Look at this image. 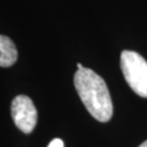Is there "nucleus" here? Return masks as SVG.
I'll return each mask as SVG.
<instances>
[{
  "instance_id": "obj_6",
  "label": "nucleus",
  "mask_w": 147,
  "mask_h": 147,
  "mask_svg": "<svg viewBox=\"0 0 147 147\" xmlns=\"http://www.w3.org/2000/svg\"><path fill=\"white\" fill-rule=\"evenodd\" d=\"M138 147H147V141H145L144 143H142Z\"/></svg>"
},
{
  "instance_id": "obj_1",
  "label": "nucleus",
  "mask_w": 147,
  "mask_h": 147,
  "mask_svg": "<svg viewBox=\"0 0 147 147\" xmlns=\"http://www.w3.org/2000/svg\"><path fill=\"white\" fill-rule=\"evenodd\" d=\"M74 86L89 115L99 122H108L113 115L112 100L105 80L88 68L74 74Z\"/></svg>"
},
{
  "instance_id": "obj_3",
  "label": "nucleus",
  "mask_w": 147,
  "mask_h": 147,
  "mask_svg": "<svg viewBox=\"0 0 147 147\" xmlns=\"http://www.w3.org/2000/svg\"><path fill=\"white\" fill-rule=\"evenodd\" d=\"M11 117L16 127L30 134L37 123V110L33 100L26 95H18L11 104Z\"/></svg>"
},
{
  "instance_id": "obj_7",
  "label": "nucleus",
  "mask_w": 147,
  "mask_h": 147,
  "mask_svg": "<svg viewBox=\"0 0 147 147\" xmlns=\"http://www.w3.org/2000/svg\"><path fill=\"white\" fill-rule=\"evenodd\" d=\"M76 65H78V70H80V69H83V68H84V67H83V65H82L81 63H78Z\"/></svg>"
},
{
  "instance_id": "obj_4",
  "label": "nucleus",
  "mask_w": 147,
  "mask_h": 147,
  "mask_svg": "<svg viewBox=\"0 0 147 147\" xmlns=\"http://www.w3.org/2000/svg\"><path fill=\"white\" fill-rule=\"evenodd\" d=\"M18 60V50L10 37L0 35V67L9 68Z\"/></svg>"
},
{
  "instance_id": "obj_5",
  "label": "nucleus",
  "mask_w": 147,
  "mask_h": 147,
  "mask_svg": "<svg viewBox=\"0 0 147 147\" xmlns=\"http://www.w3.org/2000/svg\"><path fill=\"white\" fill-rule=\"evenodd\" d=\"M47 147H64L62 140L60 138H53L51 142L49 143V145Z\"/></svg>"
},
{
  "instance_id": "obj_2",
  "label": "nucleus",
  "mask_w": 147,
  "mask_h": 147,
  "mask_svg": "<svg viewBox=\"0 0 147 147\" xmlns=\"http://www.w3.org/2000/svg\"><path fill=\"white\" fill-rule=\"evenodd\" d=\"M121 70L133 92L147 98V61L140 53L124 50L121 53Z\"/></svg>"
}]
</instances>
